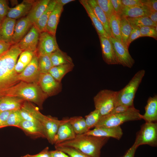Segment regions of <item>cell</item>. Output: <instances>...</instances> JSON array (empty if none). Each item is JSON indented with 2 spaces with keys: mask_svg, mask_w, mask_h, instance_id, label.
Instances as JSON below:
<instances>
[{
  "mask_svg": "<svg viewBox=\"0 0 157 157\" xmlns=\"http://www.w3.org/2000/svg\"><path fill=\"white\" fill-rule=\"evenodd\" d=\"M145 112L142 115V119L145 123L155 122L157 120V96L149 97L145 107Z\"/></svg>",
  "mask_w": 157,
  "mask_h": 157,
  "instance_id": "7402d4cb",
  "label": "cell"
},
{
  "mask_svg": "<svg viewBox=\"0 0 157 157\" xmlns=\"http://www.w3.org/2000/svg\"><path fill=\"white\" fill-rule=\"evenodd\" d=\"M3 20L2 19H1L0 18V26L1 25V23L2 22V21Z\"/></svg>",
  "mask_w": 157,
  "mask_h": 157,
  "instance_id": "680465c9",
  "label": "cell"
},
{
  "mask_svg": "<svg viewBox=\"0 0 157 157\" xmlns=\"http://www.w3.org/2000/svg\"><path fill=\"white\" fill-rule=\"evenodd\" d=\"M117 91L108 89L100 90L94 97L95 109L98 110L102 116L109 114L115 106Z\"/></svg>",
  "mask_w": 157,
  "mask_h": 157,
  "instance_id": "8992f818",
  "label": "cell"
},
{
  "mask_svg": "<svg viewBox=\"0 0 157 157\" xmlns=\"http://www.w3.org/2000/svg\"><path fill=\"white\" fill-rule=\"evenodd\" d=\"M26 66L18 60L15 67V70L19 74L24 70Z\"/></svg>",
  "mask_w": 157,
  "mask_h": 157,
  "instance_id": "f5cc1de1",
  "label": "cell"
},
{
  "mask_svg": "<svg viewBox=\"0 0 157 157\" xmlns=\"http://www.w3.org/2000/svg\"><path fill=\"white\" fill-rule=\"evenodd\" d=\"M137 147L143 144L152 147L157 145V123H145L142 125L138 133L133 144Z\"/></svg>",
  "mask_w": 157,
  "mask_h": 157,
  "instance_id": "52a82bcc",
  "label": "cell"
},
{
  "mask_svg": "<svg viewBox=\"0 0 157 157\" xmlns=\"http://www.w3.org/2000/svg\"><path fill=\"white\" fill-rule=\"evenodd\" d=\"M155 27L145 26L140 28L141 37H149L157 40V31Z\"/></svg>",
  "mask_w": 157,
  "mask_h": 157,
  "instance_id": "ab89813d",
  "label": "cell"
},
{
  "mask_svg": "<svg viewBox=\"0 0 157 157\" xmlns=\"http://www.w3.org/2000/svg\"><path fill=\"white\" fill-rule=\"evenodd\" d=\"M69 122L76 134H84L88 131L85 119L81 116H74L69 118Z\"/></svg>",
  "mask_w": 157,
  "mask_h": 157,
  "instance_id": "4dcf8cb0",
  "label": "cell"
},
{
  "mask_svg": "<svg viewBox=\"0 0 157 157\" xmlns=\"http://www.w3.org/2000/svg\"><path fill=\"white\" fill-rule=\"evenodd\" d=\"M131 31L128 42V46L129 47L130 44L135 40L141 37L140 28L131 25Z\"/></svg>",
  "mask_w": 157,
  "mask_h": 157,
  "instance_id": "7bdbcfd3",
  "label": "cell"
},
{
  "mask_svg": "<svg viewBox=\"0 0 157 157\" xmlns=\"http://www.w3.org/2000/svg\"><path fill=\"white\" fill-rule=\"evenodd\" d=\"M63 9V6L56 3L47 23L46 31L54 36H56L57 26Z\"/></svg>",
  "mask_w": 157,
  "mask_h": 157,
  "instance_id": "44dd1931",
  "label": "cell"
},
{
  "mask_svg": "<svg viewBox=\"0 0 157 157\" xmlns=\"http://www.w3.org/2000/svg\"><path fill=\"white\" fill-rule=\"evenodd\" d=\"M50 0L35 1L26 16L30 22L34 24L47 8Z\"/></svg>",
  "mask_w": 157,
  "mask_h": 157,
  "instance_id": "cb8c5ba5",
  "label": "cell"
},
{
  "mask_svg": "<svg viewBox=\"0 0 157 157\" xmlns=\"http://www.w3.org/2000/svg\"><path fill=\"white\" fill-rule=\"evenodd\" d=\"M79 1L85 10L88 15L90 18L99 36L109 38L103 25L95 15L87 0H81Z\"/></svg>",
  "mask_w": 157,
  "mask_h": 157,
  "instance_id": "d4e9b609",
  "label": "cell"
},
{
  "mask_svg": "<svg viewBox=\"0 0 157 157\" xmlns=\"http://www.w3.org/2000/svg\"><path fill=\"white\" fill-rule=\"evenodd\" d=\"M137 110V109L135 108L134 105L130 106L119 104L115 106L108 114L124 113L135 111Z\"/></svg>",
  "mask_w": 157,
  "mask_h": 157,
  "instance_id": "60d3db41",
  "label": "cell"
},
{
  "mask_svg": "<svg viewBox=\"0 0 157 157\" xmlns=\"http://www.w3.org/2000/svg\"><path fill=\"white\" fill-rule=\"evenodd\" d=\"M120 17L115 13L110 17L109 24L113 37L122 42L120 31Z\"/></svg>",
  "mask_w": 157,
  "mask_h": 157,
  "instance_id": "d6a6232c",
  "label": "cell"
},
{
  "mask_svg": "<svg viewBox=\"0 0 157 157\" xmlns=\"http://www.w3.org/2000/svg\"><path fill=\"white\" fill-rule=\"evenodd\" d=\"M149 11L144 6L124 7L120 17L127 18H135L143 16H148Z\"/></svg>",
  "mask_w": 157,
  "mask_h": 157,
  "instance_id": "f1b7e54d",
  "label": "cell"
},
{
  "mask_svg": "<svg viewBox=\"0 0 157 157\" xmlns=\"http://www.w3.org/2000/svg\"><path fill=\"white\" fill-rule=\"evenodd\" d=\"M52 157H71L64 152L56 149L50 151Z\"/></svg>",
  "mask_w": 157,
  "mask_h": 157,
  "instance_id": "816d5d0a",
  "label": "cell"
},
{
  "mask_svg": "<svg viewBox=\"0 0 157 157\" xmlns=\"http://www.w3.org/2000/svg\"><path fill=\"white\" fill-rule=\"evenodd\" d=\"M127 18L131 24L139 28L145 26L155 27L157 26V24L153 22L147 16Z\"/></svg>",
  "mask_w": 157,
  "mask_h": 157,
  "instance_id": "d590c367",
  "label": "cell"
},
{
  "mask_svg": "<svg viewBox=\"0 0 157 157\" xmlns=\"http://www.w3.org/2000/svg\"><path fill=\"white\" fill-rule=\"evenodd\" d=\"M104 62L108 65L119 64L113 44L109 38L99 36Z\"/></svg>",
  "mask_w": 157,
  "mask_h": 157,
  "instance_id": "2e32d148",
  "label": "cell"
},
{
  "mask_svg": "<svg viewBox=\"0 0 157 157\" xmlns=\"http://www.w3.org/2000/svg\"><path fill=\"white\" fill-rule=\"evenodd\" d=\"M32 156L33 157H52L48 147H46L38 154Z\"/></svg>",
  "mask_w": 157,
  "mask_h": 157,
  "instance_id": "f907efd6",
  "label": "cell"
},
{
  "mask_svg": "<svg viewBox=\"0 0 157 157\" xmlns=\"http://www.w3.org/2000/svg\"><path fill=\"white\" fill-rule=\"evenodd\" d=\"M101 117L99 111L95 109L85 116L84 118L88 131L95 127Z\"/></svg>",
  "mask_w": 157,
  "mask_h": 157,
  "instance_id": "8d00e7d4",
  "label": "cell"
},
{
  "mask_svg": "<svg viewBox=\"0 0 157 157\" xmlns=\"http://www.w3.org/2000/svg\"><path fill=\"white\" fill-rule=\"evenodd\" d=\"M122 2L126 7L144 6L142 0H122Z\"/></svg>",
  "mask_w": 157,
  "mask_h": 157,
  "instance_id": "7dc6e473",
  "label": "cell"
},
{
  "mask_svg": "<svg viewBox=\"0 0 157 157\" xmlns=\"http://www.w3.org/2000/svg\"><path fill=\"white\" fill-rule=\"evenodd\" d=\"M9 8L6 0H0V18L2 20L6 17Z\"/></svg>",
  "mask_w": 157,
  "mask_h": 157,
  "instance_id": "ee69618b",
  "label": "cell"
},
{
  "mask_svg": "<svg viewBox=\"0 0 157 157\" xmlns=\"http://www.w3.org/2000/svg\"><path fill=\"white\" fill-rule=\"evenodd\" d=\"M21 157H33L32 155H31L29 154H27L25 156H21Z\"/></svg>",
  "mask_w": 157,
  "mask_h": 157,
  "instance_id": "6f0895ef",
  "label": "cell"
},
{
  "mask_svg": "<svg viewBox=\"0 0 157 157\" xmlns=\"http://www.w3.org/2000/svg\"><path fill=\"white\" fill-rule=\"evenodd\" d=\"M19 111L23 120L41 123L42 125L46 116L41 113L38 109L31 102L26 101Z\"/></svg>",
  "mask_w": 157,
  "mask_h": 157,
  "instance_id": "7c38bea8",
  "label": "cell"
},
{
  "mask_svg": "<svg viewBox=\"0 0 157 157\" xmlns=\"http://www.w3.org/2000/svg\"><path fill=\"white\" fill-rule=\"evenodd\" d=\"M53 67L73 63L72 58L59 49L50 55Z\"/></svg>",
  "mask_w": 157,
  "mask_h": 157,
  "instance_id": "f546056e",
  "label": "cell"
},
{
  "mask_svg": "<svg viewBox=\"0 0 157 157\" xmlns=\"http://www.w3.org/2000/svg\"><path fill=\"white\" fill-rule=\"evenodd\" d=\"M38 57V66L40 73H49L53 67L50 55H41Z\"/></svg>",
  "mask_w": 157,
  "mask_h": 157,
  "instance_id": "836d02e7",
  "label": "cell"
},
{
  "mask_svg": "<svg viewBox=\"0 0 157 157\" xmlns=\"http://www.w3.org/2000/svg\"><path fill=\"white\" fill-rule=\"evenodd\" d=\"M140 110L126 113L108 114L102 116L94 127H108L120 126L124 123L142 119Z\"/></svg>",
  "mask_w": 157,
  "mask_h": 157,
  "instance_id": "5b68a950",
  "label": "cell"
},
{
  "mask_svg": "<svg viewBox=\"0 0 157 157\" xmlns=\"http://www.w3.org/2000/svg\"><path fill=\"white\" fill-rule=\"evenodd\" d=\"M65 118L61 120L57 132L55 136L54 144H57L74 138L76 134L68 120Z\"/></svg>",
  "mask_w": 157,
  "mask_h": 157,
  "instance_id": "5bb4252c",
  "label": "cell"
},
{
  "mask_svg": "<svg viewBox=\"0 0 157 157\" xmlns=\"http://www.w3.org/2000/svg\"><path fill=\"white\" fill-rule=\"evenodd\" d=\"M55 147L56 149L64 152L71 157H91L74 148L58 145H55Z\"/></svg>",
  "mask_w": 157,
  "mask_h": 157,
  "instance_id": "74e56055",
  "label": "cell"
},
{
  "mask_svg": "<svg viewBox=\"0 0 157 157\" xmlns=\"http://www.w3.org/2000/svg\"><path fill=\"white\" fill-rule=\"evenodd\" d=\"M23 120L19 110H14L10 114L6 122L1 129L9 126H13L19 128Z\"/></svg>",
  "mask_w": 157,
  "mask_h": 157,
  "instance_id": "e575fe53",
  "label": "cell"
},
{
  "mask_svg": "<svg viewBox=\"0 0 157 157\" xmlns=\"http://www.w3.org/2000/svg\"><path fill=\"white\" fill-rule=\"evenodd\" d=\"M74 1V0H56V1L57 3L61 4L63 6L66 4Z\"/></svg>",
  "mask_w": 157,
  "mask_h": 157,
  "instance_id": "9f6ffc18",
  "label": "cell"
},
{
  "mask_svg": "<svg viewBox=\"0 0 157 157\" xmlns=\"http://www.w3.org/2000/svg\"><path fill=\"white\" fill-rule=\"evenodd\" d=\"M120 17V31L121 42L128 49V42L131 31L132 27L126 17Z\"/></svg>",
  "mask_w": 157,
  "mask_h": 157,
  "instance_id": "1f68e13d",
  "label": "cell"
},
{
  "mask_svg": "<svg viewBox=\"0 0 157 157\" xmlns=\"http://www.w3.org/2000/svg\"><path fill=\"white\" fill-rule=\"evenodd\" d=\"M25 101L19 97H3L0 98V110L6 111L19 110Z\"/></svg>",
  "mask_w": 157,
  "mask_h": 157,
  "instance_id": "603a6c76",
  "label": "cell"
},
{
  "mask_svg": "<svg viewBox=\"0 0 157 157\" xmlns=\"http://www.w3.org/2000/svg\"><path fill=\"white\" fill-rule=\"evenodd\" d=\"M114 49L119 64L125 67L131 68L135 61L130 54L128 49L119 40L110 37L109 38Z\"/></svg>",
  "mask_w": 157,
  "mask_h": 157,
  "instance_id": "8fae6325",
  "label": "cell"
},
{
  "mask_svg": "<svg viewBox=\"0 0 157 157\" xmlns=\"http://www.w3.org/2000/svg\"><path fill=\"white\" fill-rule=\"evenodd\" d=\"M38 83L48 97L57 94L62 90L61 82L56 80L49 73L41 74Z\"/></svg>",
  "mask_w": 157,
  "mask_h": 157,
  "instance_id": "9c48e42d",
  "label": "cell"
},
{
  "mask_svg": "<svg viewBox=\"0 0 157 157\" xmlns=\"http://www.w3.org/2000/svg\"><path fill=\"white\" fill-rule=\"evenodd\" d=\"M74 66L73 63L53 66L50 69L49 73L56 80L61 82L63 77L73 70Z\"/></svg>",
  "mask_w": 157,
  "mask_h": 157,
  "instance_id": "83f0119b",
  "label": "cell"
},
{
  "mask_svg": "<svg viewBox=\"0 0 157 157\" xmlns=\"http://www.w3.org/2000/svg\"><path fill=\"white\" fill-rule=\"evenodd\" d=\"M35 1L24 0L15 7L10 8L6 17L15 19L28 14Z\"/></svg>",
  "mask_w": 157,
  "mask_h": 157,
  "instance_id": "ffe728a7",
  "label": "cell"
},
{
  "mask_svg": "<svg viewBox=\"0 0 157 157\" xmlns=\"http://www.w3.org/2000/svg\"><path fill=\"white\" fill-rule=\"evenodd\" d=\"M22 52L17 44H15L0 56V98L5 96L10 89L20 81L14 69Z\"/></svg>",
  "mask_w": 157,
  "mask_h": 157,
  "instance_id": "6da1fadb",
  "label": "cell"
},
{
  "mask_svg": "<svg viewBox=\"0 0 157 157\" xmlns=\"http://www.w3.org/2000/svg\"><path fill=\"white\" fill-rule=\"evenodd\" d=\"M123 133L120 126L108 127H95L89 130L83 134L99 137L113 138L119 140Z\"/></svg>",
  "mask_w": 157,
  "mask_h": 157,
  "instance_id": "9a60e30c",
  "label": "cell"
},
{
  "mask_svg": "<svg viewBox=\"0 0 157 157\" xmlns=\"http://www.w3.org/2000/svg\"><path fill=\"white\" fill-rule=\"evenodd\" d=\"M143 5L149 11H157V0H142Z\"/></svg>",
  "mask_w": 157,
  "mask_h": 157,
  "instance_id": "bcb514c9",
  "label": "cell"
},
{
  "mask_svg": "<svg viewBox=\"0 0 157 157\" xmlns=\"http://www.w3.org/2000/svg\"><path fill=\"white\" fill-rule=\"evenodd\" d=\"M115 13L120 16L124 6L121 0H110Z\"/></svg>",
  "mask_w": 157,
  "mask_h": 157,
  "instance_id": "f6af8a7d",
  "label": "cell"
},
{
  "mask_svg": "<svg viewBox=\"0 0 157 157\" xmlns=\"http://www.w3.org/2000/svg\"><path fill=\"white\" fill-rule=\"evenodd\" d=\"M145 72L144 69L138 71L125 87L117 91L115 106L119 104L133 106V101L136 93Z\"/></svg>",
  "mask_w": 157,
  "mask_h": 157,
  "instance_id": "277c9868",
  "label": "cell"
},
{
  "mask_svg": "<svg viewBox=\"0 0 157 157\" xmlns=\"http://www.w3.org/2000/svg\"><path fill=\"white\" fill-rule=\"evenodd\" d=\"M59 49L55 36L46 31L40 33L36 51L38 56L50 55Z\"/></svg>",
  "mask_w": 157,
  "mask_h": 157,
  "instance_id": "ba28073f",
  "label": "cell"
},
{
  "mask_svg": "<svg viewBox=\"0 0 157 157\" xmlns=\"http://www.w3.org/2000/svg\"><path fill=\"white\" fill-rule=\"evenodd\" d=\"M36 54V53L30 51H23L20 54L18 60L27 65L31 61L33 56Z\"/></svg>",
  "mask_w": 157,
  "mask_h": 157,
  "instance_id": "b9f144b4",
  "label": "cell"
},
{
  "mask_svg": "<svg viewBox=\"0 0 157 157\" xmlns=\"http://www.w3.org/2000/svg\"><path fill=\"white\" fill-rule=\"evenodd\" d=\"M87 0L109 37H113L109 26V21L104 13L97 4L95 0Z\"/></svg>",
  "mask_w": 157,
  "mask_h": 157,
  "instance_id": "484cf974",
  "label": "cell"
},
{
  "mask_svg": "<svg viewBox=\"0 0 157 157\" xmlns=\"http://www.w3.org/2000/svg\"><path fill=\"white\" fill-rule=\"evenodd\" d=\"M12 45L10 43L0 41V56L7 51Z\"/></svg>",
  "mask_w": 157,
  "mask_h": 157,
  "instance_id": "681fc988",
  "label": "cell"
},
{
  "mask_svg": "<svg viewBox=\"0 0 157 157\" xmlns=\"http://www.w3.org/2000/svg\"><path fill=\"white\" fill-rule=\"evenodd\" d=\"M56 3V0H50L46 9L36 22L33 24L40 33L46 31V26L48 20Z\"/></svg>",
  "mask_w": 157,
  "mask_h": 157,
  "instance_id": "4316f807",
  "label": "cell"
},
{
  "mask_svg": "<svg viewBox=\"0 0 157 157\" xmlns=\"http://www.w3.org/2000/svg\"><path fill=\"white\" fill-rule=\"evenodd\" d=\"M38 64V57L35 55L24 70L18 74L20 81L28 83H38L40 75Z\"/></svg>",
  "mask_w": 157,
  "mask_h": 157,
  "instance_id": "30bf717a",
  "label": "cell"
},
{
  "mask_svg": "<svg viewBox=\"0 0 157 157\" xmlns=\"http://www.w3.org/2000/svg\"><path fill=\"white\" fill-rule=\"evenodd\" d=\"M13 110L6 111L0 110V129L6 122L9 115Z\"/></svg>",
  "mask_w": 157,
  "mask_h": 157,
  "instance_id": "c3c4849f",
  "label": "cell"
},
{
  "mask_svg": "<svg viewBox=\"0 0 157 157\" xmlns=\"http://www.w3.org/2000/svg\"><path fill=\"white\" fill-rule=\"evenodd\" d=\"M33 25L27 17L22 18L16 22L11 44H16L25 36Z\"/></svg>",
  "mask_w": 157,
  "mask_h": 157,
  "instance_id": "ac0fdd59",
  "label": "cell"
},
{
  "mask_svg": "<svg viewBox=\"0 0 157 157\" xmlns=\"http://www.w3.org/2000/svg\"><path fill=\"white\" fill-rule=\"evenodd\" d=\"M95 1L109 21L111 16L115 13L110 0H95Z\"/></svg>",
  "mask_w": 157,
  "mask_h": 157,
  "instance_id": "f35d334b",
  "label": "cell"
},
{
  "mask_svg": "<svg viewBox=\"0 0 157 157\" xmlns=\"http://www.w3.org/2000/svg\"><path fill=\"white\" fill-rule=\"evenodd\" d=\"M5 96L21 98L32 102L42 108L43 103L48 96L42 90L38 83L20 81L10 89Z\"/></svg>",
  "mask_w": 157,
  "mask_h": 157,
  "instance_id": "3957f363",
  "label": "cell"
},
{
  "mask_svg": "<svg viewBox=\"0 0 157 157\" xmlns=\"http://www.w3.org/2000/svg\"><path fill=\"white\" fill-rule=\"evenodd\" d=\"M147 16L153 22L157 24V11H149Z\"/></svg>",
  "mask_w": 157,
  "mask_h": 157,
  "instance_id": "11a10c76",
  "label": "cell"
},
{
  "mask_svg": "<svg viewBox=\"0 0 157 157\" xmlns=\"http://www.w3.org/2000/svg\"><path fill=\"white\" fill-rule=\"evenodd\" d=\"M109 138L83 134H76L74 138L56 145L76 149L91 157H100L101 149Z\"/></svg>",
  "mask_w": 157,
  "mask_h": 157,
  "instance_id": "7a4b0ae2",
  "label": "cell"
},
{
  "mask_svg": "<svg viewBox=\"0 0 157 157\" xmlns=\"http://www.w3.org/2000/svg\"><path fill=\"white\" fill-rule=\"evenodd\" d=\"M138 147L133 144L122 157H134L135 153Z\"/></svg>",
  "mask_w": 157,
  "mask_h": 157,
  "instance_id": "db71d44e",
  "label": "cell"
},
{
  "mask_svg": "<svg viewBox=\"0 0 157 157\" xmlns=\"http://www.w3.org/2000/svg\"><path fill=\"white\" fill-rule=\"evenodd\" d=\"M16 23L15 19L7 17L3 19L0 26V41L11 44Z\"/></svg>",
  "mask_w": 157,
  "mask_h": 157,
  "instance_id": "d6986e66",
  "label": "cell"
},
{
  "mask_svg": "<svg viewBox=\"0 0 157 157\" xmlns=\"http://www.w3.org/2000/svg\"><path fill=\"white\" fill-rule=\"evenodd\" d=\"M27 135L35 138H46L44 129L41 123L23 120L19 127Z\"/></svg>",
  "mask_w": 157,
  "mask_h": 157,
  "instance_id": "e0dca14e",
  "label": "cell"
},
{
  "mask_svg": "<svg viewBox=\"0 0 157 157\" xmlns=\"http://www.w3.org/2000/svg\"><path fill=\"white\" fill-rule=\"evenodd\" d=\"M40 33L33 25L25 36L17 44L22 51H28L36 53Z\"/></svg>",
  "mask_w": 157,
  "mask_h": 157,
  "instance_id": "4fadbf2b",
  "label": "cell"
}]
</instances>
